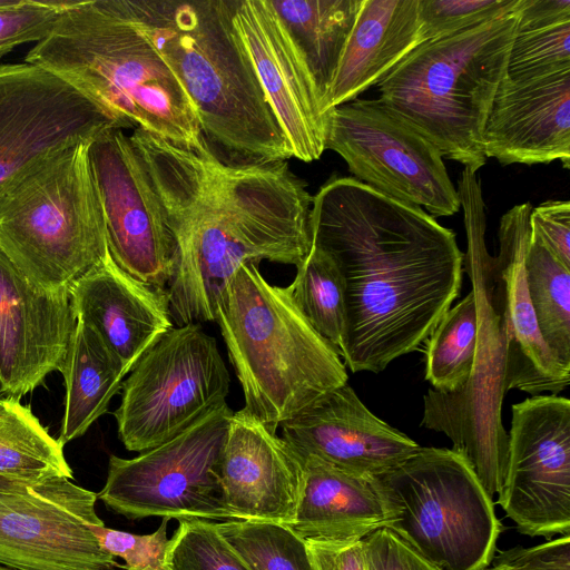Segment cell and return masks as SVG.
Wrapping results in <instances>:
<instances>
[{
  "mask_svg": "<svg viewBox=\"0 0 570 570\" xmlns=\"http://www.w3.org/2000/svg\"><path fill=\"white\" fill-rule=\"evenodd\" d=\"M309 228L343 281L341 351L354 373L417 350L460 295L464 254L453 230L354 177H332L312 197Z\"/></svg>",
  "mask_w": 570,
  "mask_h": 570,
  "instance_id": "6da1fadb",
  "label": "cell"
},
{
  "mask_svg": "<svg viewBox=\"0 0 570 570\" xmlns=\"http://www.w3.org/2000/svg\"><path fill=\"white\" fill-rule=\"evenodd\" d=\"M129 137L176 240L167 285L175 326L215 321L220 295L246 263H303L312 197L287 161L229 164L207 142L186 147L140 128Z\"/></svg>",
  "mask_w": 570,
  "mask_h": 570,
  "instance_id": "7a4b0ae2",
  "label": "cell"
},
{
  "mask_svg": "<svg viewBox=\"0 0 570 570\" xmlns=\"http://www.w3.org/2000/svg\"><path fill=\"white\" fill-rule=\"evenodd\" d=\"M125 3L185 89L206 140L238 164L293 157L235 29L234 0Z\"/></svg>",
  "mask_w": 570,
  "mask_h": 570,
  "instance_id": "3957f363",
  "label": "cell"
},
{
  "mask_svg": "<svg viewBox=\"0 0 570 570\" xmlns=\"http://www.w3.org/2000/svg\"><path fill=\"white\" fill-rule=\"evenodd\" d=\"M24 61L63 78L122 129L191 148L207 141L193 102L125 0L76 1Z\"/></svg>",
  "mask_w": 570,
  "mask_h": 570,
  "instance_id": "277c9868",
  "label": "cell"
},
{
  "mask_svg": "<svg viewBox=\"0 0 570 570\" xmlns=\"http://www.w3.org/2000/svg\"><path fill=\"white\" fill-rule=\"evenodd\" d=\"M240 383L245 413L272 431L347 383L341 356L308 323L288 287L246 263L227 283L216 320Z\"/></svg>",
  "mask_w": 570,
  "mask_h": 570,
  "instance_id": "5b68a950",
  "label": "cell"
},
{
  "mask_svg": "<svg viewBox=\"0 0 570 570\" xmlns=\"http://www.w3.org/2000/svg\"><path fill=\"white\" fill-rule=\"evenodd\" d=\"M517 9L410 52L377 86L380 98L442 156L476 173L487 161L483 130L507 75Z\"/></svg>",
  "mask_w": 570,
  "mask_h": 570,
  "instance_id": "8992f818",
  "label": "cell"
},
{
  "mask_svg": "<svg viewBox=\"0 0 570 570\" xmlns=\"http://www.w3.org/2000/svg\"><path fill=\"white\" fill-rule=\"evenodd\" d=\"M90 142L48 153L0 187V250L45 292L69 291L109 252Z\"/></svg>",
  "mask_w": 570,
  "mask_h": 570,
  "instance_id": "52a82bcc",
  "label": "cell"
},
{
  "mask_svg": "<svg viewBox=\"0 0 570 570\" xmlns=\"http://www.w3.org/2000/svg\"><path fill=\"white\" fill-rule=\"evenodd\" d=\"M374 478L390 512L386 528L426 561L440 570H483L493 561L502 524L462 455L421 446Z\"/></svg>",
  "mask_w": 570,
  "mask_h": 570,
  "instance_id": "ba28073f",
  "label": "cell"
},
{
  "mask_svg": "<svg viewBox=\"0 0 570 570\" xmlns=\"http://www.w3.org/2000/svg\"><path fill=\"white\" fill-rule=\"evenodd\" d=\"M468 250L464 271L471 278L478 309L475 358L468 382L451 393L429 389L421 425L444 433L453 451L471 465L487 493L502 490L508 462V433L501 407L505 384V333L493 301L484 244L485 218L464 217Z\"/></svg>",
  "mask_w": 570,
  "mask_h": 570,
  "instance_id": "9c48e42d",
  "label": "cell"
},
{
  "mask_svg": "<svg viewBox=\"0 0 570 570\" xmlns=\"http://www.w3.org/2000/svg\"><path fill=\"white\" fill-rule=\"evenodd\" d=\"M229 373L215 337L200 324L173 326L138 360L114 412L118 438L142 453L226 404Z\"/></svg>",
  "mask_w": 570,
  "mask_h": 570,
  "instance_id": "30bf717a",
  "label": "cell"
},
{
  "mask_svg": "<svg viewBox=\"0 0 570 570\" xmlns=\"http://www.w3.org/2000/svg\"><path fill=\"white\" fill-rule=\"evenodd\" d=\"M232 414L226 403L136 458L110 455L107 480L98 498L131 520H237L225 501L218 476Z\"/></svg>",
  "mask_w": 570,
  "mask_h": 570,
  "instance_id": "8fae6325",
  "label": "cell"
},
{
  "mask_svg": "<svg viewBox=\"0 0 570 570\" xmlns=\"http://www.w3.org/2000/svg\"><path fill=\"white\" fill-rule=\"evenodd\" d=\"M325 149L337 153L355 179L399 202L452 216L458 190L436 146L381 99H355L328 114Z\"/></svg>",
  "mask_w": 570,
  "mask_h": 570,
  "instance_id": "7c38bea8",
  "label": "cell"
},
{
  "mask_svg": "<svg viewBox=\"0 0 570 570\" xmlns=\"http://www.w3.org/2000/svg\"><path fill=\"white\" fill-rule=\"evenodd\" d=\"M498 503L522 534H570L569 399L535 395L512 405Z\"/></svg>",
  "mask_w": 570,
  "mask_h": 570,
  "instance_id": "4fadbf2b",
  "label": "cell"
},
{
  "mask_svg": "<svg viewBox=\"0 0 570 570\" xmlns=\"http://www.w3.org/2000/svg\"><path fill=\"white\" fill-rule=\"evenodd\" d=\"M98 494L59 478L0 492V564L16 570H114L95 533Z\"/></svg>",
  "mask_w": 570,
  "mask_h": 570,
  "instance_id": "5bb4252c",
  "label": "cell"
},
{
  "mask_svg": "<svg viewBox=\"0 0 570 570\" xmlns=\"http://www.w3.org/2000/svg\"><path fill=\"white\" fill-rule=\"evenodd\" d=\"M88 156L112 259L136 279L167 289L176 240L130 137L108 130L90 142Z\"/></svg>",
  "mask_w": 570,
  "mask_h": 570,
  "instance_id": "9a60e30c",
  "label": "cell"
},
{
  "mask_svg": "<svg viewBox=\"0 0 570 570\" xmlns=\"http://www.w3.org/2000/svg\"><path fill=\"white\" fill-rule=\"evenodd\" d=\"M111 129L122 128L55 72L0 65V187L35 159Z\"/></svg>",
  "mask_w": 570,
  "mask_h": 570,
  "instance_id": "2e32d148",
  "label": "cell"
},
{
  "mask_svg": "<svg viewBox=\"0 0 570 570\" xmlns=\"http://www.w3.org/2000/svg\"><path fill=\"white\" fill-rule=\"evenodd\" d=\"M233 22L292 156L325 151L328 114L313 77L268 0H234Z\"/></svg>",
  "mask_w": 570,
  "mask_h": 570,
  "instance_id": "e0dca14e",
  "label": "cell"
},
{
  "mask_svg": "<svg viewBox=\"0 0 570 570\" xmlns=\"http://www.w3.org/2000/svg\"><path fill=\"white\" fill-rule=\"evenodd\" d=\"M77 324L69 291L45 292L0 250V393L20 400L60 371Z\"/></svg>",
  "mask_w": 570,
  "mask_h": 570,
  "instance_id": "ac0fdd59",
  "label": "cell"
},
{
  "mask_svg": "<svg viewBox=\"0 0 570 570\" xmlns=\"http://www.w3.org/2000/svg\"><path fill=\"white\" fill-rule=\"evenodd\" d=\"M531 209L530 203L515 205L501 217L499 253L488 256L487 269L505 333V391L558 395L570 384V366L544 343L529 298L524 256Z\"/></svg>",
  "mask_w": 570,
  "mask_h": 570,
  "instance_id": "d6986e66",
  "label": "cell"
},
{
  "mask_svg": "<svg viewBox=\"0 0 570 570\" xmlns=\"http://www.w3.org/2000/svg\"><path fill=\"white\" fill-rule=\"evenodd\" d=\"M298 456H314L342 471L376 476L420 450L404 433L373 414L348 383L281 424Z\"/></svg>",
  "mask_w": 570,
  "mask_h": 570,
  "instance_id": "ffe728a7",
  "label": "cell"
},
{
  "mask_svg": "<svg viewBox=\"0 0 570 570\" xmlns=\"http://www.w3.org/2000/svg\"><path fill=\"white\" fill-rule=\"evenodd\" d=\"M487 158L502 165L549 164L570 168V66L505 77L483 130Z\"/></svg>",
  "mask_w": 570,
  "mask_h": 570,
  "instance_id": "44dd1931",
  "label": "cell"
},
{
  "mask_svg": "<svg viewBox=\"0 0 570 570\" xmlns=\"http://www.w3.org/2000/svg\"><path fill=\"white\" fill-rule=\"evenodd\" d=\"M218 476L237 520L289 525L303 487V462L264 423L243 410L233 412L222 449Z\"/></svg>",
  "mask_w": 570,
  "mask_h": 570,
  "instance_id": "7402d4cb",
  "label": "cell"
},
{
  "mask_svg": "<svg viewBox=\"0 0 570 570\" xmlns=\"http://www.w3.org/2000/svg\"><path fill=\"white\" fill-rule=\"evenodd\" d=\"M78 321L92 328L128 374L174 325L167 289L145 284L106 256L69 287Z\"/></svg>",
  "mask_w": 570,
  "mask_h": 570,
  "instance_id": "603a6c76",
  "label": "cell"
},
{
  "mask_svg": "<svg viewBox=\"0 0 570 570\" xmlns=\"http://www.w3.org/2000/svg\"><path fill=\"white\" fill-rule=\"evenodd\" d=\"M424 42L419 0H362L324 102L325 111L379 85Z\"/></svg>",
  "mask_w": 570,
  "mask_h": 570,
  "instance_id": "cb8c5ba5",
  "label": "cell"
},
{
  "mask_svg": "<svg viewBox=\"0 0 570 570\" xmlns=\"http://www.w3.org/2000/svg\"><path fill=\"white\" fill-rule=\"evenodd\" d=\"M303 462V487L287 525L304 540H362L386 527L390 512L374 476L342 471L314 456Z\"/></svg>",
  "mask_w": 570,
  "mask_h": 570,
  "instance_id": "d4e9b609",
  "label": "cell"
},
{
  "mask_svg": "<svg viewBox=\"0 0 570 570\" xmlns=\"http://www.w3.org/2000/svg\"><path fill=\"white\" fill-rule=\"evenodd\" d=\"M59 372L66 402L58 441L65 445L83 435L107 412L127 373L98 334L78 320Z\"/></svg>",
  "mask_w": 570,
  "mask_h": 570,
  "instance_id": "484cf974",
  "label": "cell"
},
{
  "mask_svg": "<svg viewBox=\"0 0 570 570\" xmlns=\"http://www.w3.org/2000/svg\"><path fill=\"white\" fill-rule=\"evenodd\" d=\"M268 1L305 61L324 109L362 0Z\"/></svg>",
  "mask_w": 570,
  "mask_h": 570,
  "instance_id": "4316f807",
  "label": "cell"
},
{
  "mask_svg": "<svg viewBox=\"0 0 570 570\" xmlns=\"http://www.w3.org/2000/svg\"><path fill=\"white\" fill-rule=\"evenodd\" d=\"M0 475L28 484L73 475L63 445L16 397H0Z\"/></svg>",
  "mask_w": 570,
  "mask_h": 570,
  "instance_id": "83f0119b",
  "label": "cell"
},
{
  "mask_svg": "<svg viewBox=\"0 0 570 570\" xmlns=\"http://www.w3.org/2000/svg\"><path fill=\"white\" fill-rule=\"evenodd\" d=\"M524 269L540 334L553 355L570 366V268L530 229Z\"/></svg>",
  "mask_w": 570,
  "mask_h": 570,
  "instance_id": "f1b7e54d",
  "label": "cell"
},
{
  "mask_svg": "<svg viewBox=\"0 0 570 570\" xmlns=\"http://www.w3.org/2000/svg\"><path fill=\"white\" fill-rule=\"evenodd\" d=\"M478 342V309L474 292L444 314L425 345V379L434 390L451 393L469 380Z\"/></svg>",
  "mask_w": 570,
  "mask_h": 570,
  "instance_id": "f546056e",
  "label": "cell"
},
{
  "mask_svg": "<svg viewBox=\"0 0 570 570\" xmlns=\"http://www.w3.org/2000/svg\"><path fill=\"white\" fill-rule=\"evenodd\" d=\"M296 268V276L287 286L293 301L312 327L342 357L345 303L340 272L333 261L312 244L307 256Z\"/></svg>",
  "mask_w": 570,
  "mask_h": 570,
  "instance_id": "4dcf8cb0",
  "label": "cell"
},
{
  "mask_svg": "<svg viewBox=\"0 0 570 570\" xmlns=\"http://www.w3.org/2000/svg\"><path fill=\"white\" fill-rule=\"evenodd\" d=\"M216 528L249 570H314L306 541L287 525L230 520Z\"/></svg>",
  "mask_w": 570,
  "mask_h": 570,
  "instance_id": "1f68e13d",
  "label": "cell"
},
{
  "mask_svg": "<svg viewBox=\"0 0 570 570\" xmlns=\"http://www.w3.org/2000/svg\"><path fill=\"white\" fill-rule=\"evenodd\" d=\"M169 539L168 570H249L217 531L216 522L180 520Z\"/></svg>",
  "mask_w": 570,
  "mask_h": 570,
  "instance_id": "d6a6232c",
  "label": "cell"
},
{
  "mask_svg": "<svg viewBox=\"0 0 570 570\" xmlns=\"http://www.w3.org/2000/svg\"><path fill=\"white\" fill-rule=\"evenodd\" d=\"M570 66V20L519 30L511 46L507 75L523 77Z\"/></svg>",
  "mask_w": 570,
  "mask_h": 570,
  "instance_id": "836d02e7",
  "label": "cell"
},
{
  "mask_svg": "<svg viewBox=\"0 0 570 570\" xmlns=\"http://www.w3.org/2000/svg\"><path fill=\"white\" fill-rule=\"evenodd\" d=\"M520 0H419L425 42L442 39L514 11Z\"/></svg>",
  "mask_w": 570,
  "mask_h": 570,
  "instance_id": "e575fe53",
  "label": "cell"
},
{
  "mask_svg": "<svg viewBox=\"0 0 570 570\" xmlns=\"http://www.w3.org/2000/svg\"><path fill=\"white\" fill-rule=\"evenodd\" d=\"M76 0H13L0 7V60L22 43L39 42Z\"/></svg>",
  "mask_w": 570,
  "mask_h": 570,
  "instance_id": "d590c367",
  "label": "cell"
},
{
  "mask_svg": "<svg viewBox=\"0 0 570 570\" xmlns=\"http://www.w3.org/2000/svg\"><path fill=\"white\" fill-rule=\"evenodd\" d=\"M168 521L163 519L159 528L150 534H134L106 528L105 524L97 525L95 533L108 553L126 561L127 570H168Z\"/></svg>",
  "mask_w": 570,
  "mask_h": 570,
  "instance_id": "8d00e7d4",
  "label": "cell"
},
{
  "mask_svg": "<svg viewBox=\"0 0 570 570\" xmlns=\"http://www.w3.org/2000/svg\"><path fill=\"white\" fill-rule=\"evenodd\" d=\"M362 540L366 570H440L386 527Z\"/></svg>",
  "mask_w": 570,
  "mask_h": 570,
  "instance_id": "74e56055",
  "label": "cell"
},
{
  "mask_svg": "<svg viewBox=\"0 0 570 570\" xmlns=\"http://www.w3.org/2000/svg\"><path fill=\"white\" fill-rule=\"evenodd\" d=\"M531 232L546 243L556 257L570 268V203L548 200L531 209Z\"/></svg>",
  "mask_w": 570,
  "mask_h": 570,
  "instance_id": "f35d334b",
  "label": "cell"
},
{
  "mask_svg": "<svg viewBox=\"0 0 570 570\" xmlns=\"http://www.w3.org/2000/svg\"><path fill=\"white\" fill-rule=\"evenodd\" d=\"M494 564L521 570H570V534L530 548L514 547L501 551Z\"/></svg>",
  "mask_w": 570,
  "mask_h": 570,
  "instance_id": "ab89813d",
  "label": "cell"
},
{
  "mask_svg": "<svg viewBox=\"0 0 570 570\" xmlns=\"http://www.w3.org/2000/svg\"><path fill=\"white\" fill-rule=\"evenodd\" d=\"M314 570H366L363 540H305Z\"/></svg>",
  "mask_w": 570,
  "mask_h": 570,
  "instance_id": "60d3db41",
  "label": "cell"
},
{
  "mask_svg": "<svg viewBox=\"0 0 570 570\" xmlns=\"http://www.w3.org/2000/svg\"><path fill=\"white\" fill-rule=\"evenodd\" d=\"M518 29L539 28L570 20V0H520Z\"/></svg>",
  "mask_w": 570,
  "mask_h": 570,
  "instance_id": "b9f144b4",
  "label": "cell"
},
{
  "mask_svg": "<svg viewBox=\"0 0 570 570\" xmlns=\"http://www.w3.org/2000/svg\"><path fill=\"white\" fill-rule=\"evenodd\" d=\"M31 484L11 480L0 475V492H13V491H23L28 489Z\"/></svg>",
  "mask_w": 570,
  "mask_h": 570,
  "instance_id": "7bdbcfd3",
  "label": "cell"
},
{
  "mask_svg": "<svg viewBox=\"0 0 570 570\" xmlns=\"http://www.w3.org/2000/svg\"><path fill=\"white\" fill-rule=\"evenodd\" d=\"M483 570H521L514 567L505 566V564H493L492 567H487Z\"/></svg>",
  "mask_w": 570,
  "mask_h": 570,
  "instance_id": "ee69618b",
  "label": "cell"
},
{
  "mask_svg": "<svg viewBox=\"0 0 570 570\" xmlns=\"http://www.w3.org/2000/svg\"><path fill=\"white\" fill-rule=\"evenodd\" d=\"M0 570H16V569L0 564Z\"/></svg>",
  "mask_w": 570,
  "mask_h": 570,
  "instance_id": "f6af8a7d",
  "label": "cell"
}]
</instances>
